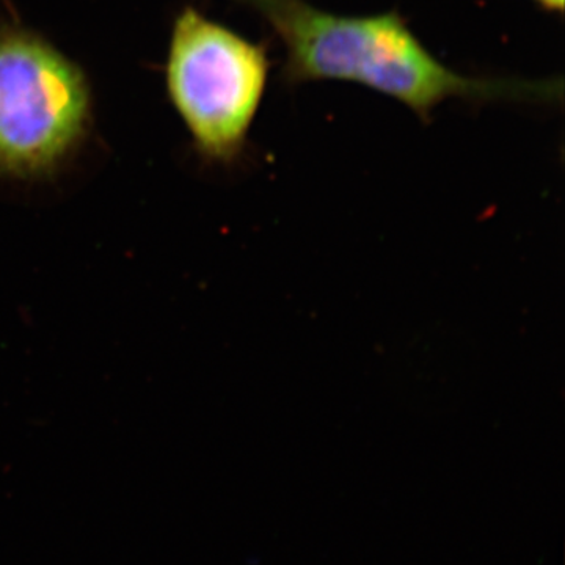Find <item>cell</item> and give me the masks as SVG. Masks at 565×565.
<instances>
[{
  "label": "cell",
  "mask_w": 565,
  "mask_h": 565,
  "mask_svg": "<svg viewBox=\"0 0 565 565\" xmlns=\"http://www.w3.org/2000/svg\"><path fill=\"white\" fill-rule=\"evenodd\" d=\"M90 82L76 62L29 29H0V177H52L87 139Z\"/></svg>",
  "instance_id": "obj_2"
},
{
  "label": "cell",
  "mask_w": 565,
  "mask_h": 565,
  "mask_svg": "<svg viewBox=\"0 0 565 565\" xmlns=\"http://www.w3.org/2000/svg\"><path fill=\"white\" fill-rule=\"evenodd\" d=\"M269 70L262 44L193 7L174 18L166 62L167 93L206 161L230 166L243 156Z\"/></svg>",
  "instance_id": "obj_3"
},
{
  "label": "cell",
  "mask_w": 565,
  "mask_h": 565,
  "mask_svg": "<svg viewBox=\"0 0 565 565\" xmlns=\"http://www.w3.org/2000/svg\"><path fill=\"white\" fill-rule=\"evenodd\" d=\"M539 7L546 11H553V13H563L564 0H534Z\"/></svg>",
  "instance_id": "obj_4"
},
{
  "label": "cell",
  "mask_w": 565,
  "mask_h": 565,
  "mask_svg": "<svg viewBox=\"0 0 565 565\" xmlns=\"http://www.w3.org/2000/svg\"><path fill=\"white\" fill-rule=\"evenodd\" d=\"M258 13L285 50L288 85L341 81L405 104L424 121L451 98L471 103L563 99V81L471 77L434 57L396 11L345 17L307 0H234Z\"/></svg>",
  "instance_id": "obj_1"
}]
</instances>
